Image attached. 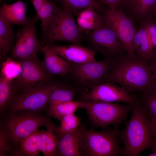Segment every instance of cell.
Segmentation results:
<instances>
[{
    "mask_svg": "<svg viewBox=\"0 0 156 156\" xmlns=\"http://www.w3.org/2000/svg\"><path fill=\"white\" fill-rule=\"evenodd\" d=\"M138 98L147 116L150 118H156V86Z\"/></svg>",
    "mask_w": 156,
    "mask_h": 156,
    "instance_id": "f1b7e54d",
    "label": "cell"
},
{
    "mask_svg": "<svg viewBox=\"0 0 156 156\" xmlns=\"http://www.w3.org/2000/svg\"><path fill=\"white\" fill-rule=\"evenodd\" d=\"M60 7L52 0H45L40 10L36 15L41 21L42 34L44 33L57 13Z\"/></svg>",
    "mask_w": 156,
    "mask_h": 156,
    "instance_id": "484cf974",
    "label": "cell"
},
{
    "mask_svg": "<svg viewBox=\"0 0 156 156\" xmlns=\"http://www.w3.org/2000/svg\"><path fill=\"white\" fill-rule=\"evenodd\" d=\"M154 18L155 19V20H156V16L155 17H154Z\"/></svg>",
    "mask_w": 156,
    "mask_h": 156,
    "instance_id": "74e56055",
    "label": "cell"
},
{
    "mask_svg": "<svg viewBox=\"0 0 156 156\" xmlns=\"http://www.w3.org/2000/svg\"><path fill=\"white\" fill-rule=\"evenodd\" d=\"M129 93L117 84L107 82L97 86L88 92L80 90L78 95L81 100L107 102H122L133 104L138 103V98Z\"/></svg>",
    "mask_w": 156,
    "mask_h": 156,
    "instance_id": "4fadbf2b",
    "label": "cell"
},
{
    "mask_svg": "<svg viewBox=\"0 0 156 156\" xmlns=\"http://www.w3.org/2000/svg\"><path fill=\"white\" fill-rule=\"evenodd\" d=\"M102 14L122 42L128 54L135 55L133 42L138 29L133 21L119 9L106 7Z\"/></svg>",
    "mask_w": 156,
    "mask_h": 156,
    "instance_id": "8fae6325",
    "label": "cell"
},
{
    "mask_svg": "<svg viewBox=\"0 0 156 156\" xmlns=\"http://www.w3.org/2000/svg\"><path fill=\"white\" fill-rule=\"evenodd\" d=\"M148 156H156V152L154 153H152L150 154H149Z\"/></svg>",
    "mask_w": 156,
    "mask_h": 156,
    "instance_id": "8d00e7d4",
    "label": "cell"
},
{
    "mask_svg": "<svg viewBox=\"0 0 156 156\" xmlns=\"http://www.w3.org/2000/svg\"><path fill=\"white\" fill-rule=\"evenodd\" d=\"M79 107L86 110L93 124L97 127L106 128L113 125H118L127 119L134 104L102 101L77 100Z\"/></svg>",
    "mask_w": 156,
    "mask_h": 156,
    "instance_id": "5b68a950",
    "label": "cell"
},
{
    "mask_svg": "<svg viewBox=\"0 0 156 156\" xmlns=\"http://www.w3.org/2000/svg\"><path fill=\"white\" fill-rule=\"evenodd\" d=\"M118 9L140 26L146 19L156 16V0H124Z\"/></svg>",
    "mask_w": 156,
    "mask_h": 156,
    "instance_id": "9a60e30c",
    "label": "cell"
},
{
    "mask_svg": "<svg viewBox=\"0 0 156 156\" xmlns=\"http://www.w3.org/2000/svg\"><path fill=\"white\" fill-rule=\"evenodd\" d=\"M69 64L71 69L67 80L79 90L85 89L88 91L105 82V77L112 65L106 59L83 64Z\"/></svg>",
    "mask_w": 156,
    "mask_h": 156,
    "instance_id": "ba28073f",
    "label": "cell"
},
{
    "mask_svg": "<svg viewBox=\"0 0 156 156\" xmlns=\"http://www.w3.org/2000/svg\"><path fill=\"white\" fill-rule=\"evenodd\" d=\"M30 1L36 13L40 10L43 3L45 0H30Z\"/></svg>",
    "mask_w": 156,
    "mask_h": 156,
    "instance_id": "836d02e7",
    "label": "cell"
},
{
    "mask_svg": "<svg viewBox=\"0 0 156 156\" xmlns=\"http://www.w3.org/2000/svg\"><path fill=\"white\" fill-rule=\"evenodd\" d=\"M155 147H156V144H155Z\"/></svg>",
    "mask_w": 156,
    "mask_h": 156,
    "instance_id": "f35d334b",
    "label": "cell"
},
{
    "mask_svg": "<svg viewBox=\"0 0 156 156\" xmlns=\"http://www.w3.org/2000/svg\"><path fill=\"white\" fill-rule=\"evenodd\" d=\"M18 61L21 64L22 72L13 81L18 93L46 86L53 81V77L47 71L38 55Z\"/></svg>",
    "mask_w": 156,
    "mask_h": 156,
    "instance_id": "9c48e42d",
    "label": "cell"
},
{
    "mask_svg": "<svg viewBox=\"0 0 156 156\" xmlns=\"http://www.w3.org/2000/svg\"><path fill=\"white\" fill-rule=\"evenodd\" d=\"M53 89L51 83L41 88L18 93L10 104L6 113L22 110L36 112L45 110Z\"/></svg>",
    "mask_w": 156,
    "mask_h": 156,
    "instance_id": "7c38bea8",
    "label": "cell"
},
{
    "mask_svg": "<svg viewBox=\"0 0 156 156\" xmlns=\"http://www.w3.org/2000/svg\"><path fill=\"white\" fill-rule=\"evenodd\" d=\"M82 33L71 11L68 8L60 7L45 31L42 34L40 41L42 45L58 41L82 45L83 40Z\"/></svg>",
    "mask_w": 156,
    "mask_h": 156,
    "instance_id": "8992f818",
    "label": "cell"
},
{
    "mask_svg": "<svg viewBox=\"0 0 156 156\" xmlns=\"http://www.w3.org/2000/svg\"><path fill=\"white\" fill-rule=\"evenodd\" d=\"M22 68L19 61L8 57L1 64V75L5 79L13 81L20 75Z\"/></svg>",
    "mask_w": 156,
    "mask_h": 156,
    "instance_id": "f546056e",
    "label": "cell"
},
{
    "mask_svg": "<svg viewBox=\"0 0 156 156\" xmlns=\"http://www.w3.org/2000/svg\"><path fill=\"white\" fill-rule=\"evenodd\" d=\"M46 128L40 135L41 151L45 156H56L59 138L54 132L56 133L57 130L50 127Z\"/></svg>",
    "mask_w": 156,
    "mask_h": 156,
    "instance_id": "cb8c5ba5",
    "label": "cell"
},
{
    "mask_svg": "<svg viewBox=\"0 0 156 156\" xmlns=\"http://www.w3.org/2000/svg\"><path fill=\"white\" fill-rule=\"evenodd\" d=\"M80 120L74 113L64 117L60 121V126L56 133L60 137L63 134L71 132L77 129L80 125Z\"/></svg>",
    "mask_w": 156,
    "mask_h": 156,
    "instance_id": "4dcf8cb0",
    "label": "cell"
},
{
    "mask_svg": "<svg viewBox=\"0 0 156 156\" xmlns=\"http://www.w3.org/2000/svg\"><path fill=\"white\" fill-rule=\"evenodd\" d=\"M52 84L53 89L49 97L48 106L72 101L80 90L67 80L65 81H53Z\"/></svg>",
    "mask_w": 156,
    "mask_h": 156,
    "instance_id": "d6986e66",
    "label": "cell"
},
{
    "mask_svg": "<svg viewBox=\"0 0 156 156\" xmlns=\"http://www.w3.org/2000/svg\"><path fill=\"white\" fill-rule=\"evenodd\" d=\"M19 92L13 81L8 80L0 75V115H4L12 100Z\"/></svg>",
    "mask_w": 156,
    "mask_h": 156,
    "instance_id": "603a6c76",
    "label": "cell"
},
{
    "mask_svg": "<svg viewBox=\"0 0 156 156\" xmlns=\"http://www.w3.org/2000/svg\"><path fill=\"white\" fill-rule=\"evenodd\" d=\"M43 130H36L20 142V150L25 156H36L42 152L40 135Z\"/></svg>",
    "mask_w": 156,
    "mask_h": 156,
    "instance_id": "d4e9b609",
    "label": "cell"
},
{
    "mask_svg": "<svg viewBox=\"0 0 156 156\" xmlns=\"http://www.w3.org/2000/svg\"><path fill=\"white\" fill-rule=\"evenodd\" d=\"M73 13L77 16L76 23L82 33L88 34L106 23L102 14L93 7H88Z\"/></svg>",
    "mask_w": 156,
    "mask_h": 156,
    "instance_id": "e0dca14e",
    "label": "cell"
},
{
    "mask_svg": "<svg viewBox=\"0 0 156 156\" xmlns=\"http://www.w3.org/2000/svg\"><path fill=\"white\" fill-rule=\"evenodd\" d=\"M132 114L125 128L120 132L123 142V155L137 156L144 150L155 147L156 140L153 135L151 121L142 106L134 104Z\"/></svg>",
    "mask_w": 156,
    "mask_h": 156,
    "instance_id": "3957f363",
    "label": "cell"
},
{
    "mask_svg": "<svg viewBox=\"0 0 156 156\" xmlns=\"http://www.w3.org/2000/svg\"><path fill=\"white\" fill-rule=\"evenodd\" d=\"M29 3L18 0L11 4L2 3L0 8V15L11 23L23 25L28 21L26 16V9Z\"/></svg>",
    "mask_w": 156,
    "mask_h": 156,
    "instance_id": "ac0fdd59",
    "label": "cell"
},
{
    "mask_svg": "<svg viewBox=\"0 0 156 156\" xmlns=\"http://www.w3.org/2000/svg\"><path fill=\"white\" fill-rule=\"evenodd\" d=\"M47 45L69 64H81L96 61V53L82 45L72 43L60 45L54 43Z\"/></svg>",
    "mask_w": 156,
    "mask_h": 156,
    "instance_id": "5bb4252c",
    "label": "cell"
},
{
    "mask_svg": "<svg viewBox=\"0 0 156 156\" xmlns=\"http://www.w3.org/2000/svg\"><path fill=\"white\" fill-rule=\"evenodd\" d=\"M79 127L73 132L65 133L58 138L56 156H83L79 145Z\"/></svg>",
    "mask_w": 156,
    "mask_h": 156,
    "instance_id": "ffe728a7",
    "label": "cell"
},
{
    "mask_svg": "<svg viewBox=\"0 0 156 156\" xmlns=\"http://www.w3.org/2000/svg\"><path fill=\"white\" fill-rule=\"evenodd\" d=\"M12 24L0 15V59L5 58L12 51L14 47L16 34Z\"/></svg>",
    "mask_w": 156,
    "mask_h": 156,
    "instance_id": "7402d4cb",
    "label": "cell"
},
{
    "mask_svg": "<svg viewBox=\"0 0 156 156\" xmlns=\"http://www.w3.org/2000/svg\"><path fill=\"white\" fill-rule=\"evenodd\" d=\"M151 69L156 83V55L153 60L150 63Z\"/></svg>",
    "mask_w": 156,
    "mask_h": 156,
    "instance_id": "e575fe53",
    "label": "cell"
},
{
    "mask_svg": "<svg viewBox=\"0 0 156 156\" xmlns=\"http://www.w3.org/2000/svg\"><path fill=\"white\" fill-rule=\"evenodd\" d=\"M99 3L105 7L118 9L124 0H98Z\"/></svg>",
    "mask_w": 156,
    "mask_h": 156,
    "instance_id": "d6a6232c",
    "label": "cell"
},
{
    "mask_svg": "<svg viewBox=\"0 0 156 156\" xmlns=\"http://www.w3.org/2000/svg\"><path fill=\"white\" fill-rule=\"evenodd\" d=\"M119 85L128 92H146L156 86L150 63L127 54L112 64L105 82Z\"/></svg>",
    "mask_w": 156,
    "mask_h": 156,
    "instance_id": "6da1fadb",
    "label": "cell"
},
{
    "mask_svg": "<svg viewBox=\"0 0 156 156\" xmlns=\"http://www.w3.org/2000/svg\"><path fill=\"white\" fill-rule=\"evenodd\" d=\"M79 107L77 101L73 100L48 106L45 110L46 115L60 121L65 116L74 113Z\"/></svg>",
    "mask_w": 156,
    "mask_h": 156,
    "instance_id": "83f0119b",
    "label": "cell"
},
{
    "mask_svg": "<svg viewBox=\"0 0 156 156\" xmlns=\"http://www.w3.org/2000/svg\"><path fill=\"white\" fill-rule=\"evenodd\" d=\"M141 24L143 25L147 31L153 51L156 55V20L154 18L150 17L143 21Z\"/></svg>",
    "mask_w": 156,
    "mask_h": 156,
    "instance_id": "1f68e13d",
    "label": "cell"
},
{
    "mask_svg": "<svg viewBox=\"0 0 156 156\" xmlns=\"http://www.w3.org/2000/svg\"><path fill=\"white\" fill-rule=\"evenodd\" d=\"M133 47L135 55L150 63L155 56L154 53L147 31L141 24L135 35Z\"/></svg>",
    "mask_w": 156,
    "mask_h": 156,
    "instance_id": "44dd1931",
    "label": "cell"
},
{
    "mask_svg": "<svg viewBox=\"0 0 156 156\" xmlns=\"http://www.w3.org/2000/svg\"><path fill=\"white\" fill-rule=\"evenodd\" d=\"M54 1L59 4L60 7L68 8L72 13L91 7L102 14L105 8L98 0H55Z\"/></svg>",
    "mask_w": 156,
    "mask_h": 156,
    "instance_id": "4316f807",
    "label": "cell"
},
{
    "mask_svg": "<svg viewBox=\"0 0 156 156\" xmlns=\"http://www.w3.org/2000/svg\"><path fill=\"white\" fill-rule=\"evenodd\" d=\"M40 51L43 54V64L48 73L51 76L68 75L71 69L70 64L49 47L48 45H42Z\"/></svg>",
    "mask_w": 156,
    "mask_h": 156,
    "instance_id": "2e32d148",
    "label": "cell"
},
{
    "mask_svg": "<svg viewBox=\"0 0 156 156\" xmlns=\"http://www.w3.org/2000/svg\"><path fill=\"white\" fill-rule=\"evenodd\" d=\"M52 127L57 130L50 117L41 112L22 110L6 113L1 116L0 131L6 135L18 156H24L19 144L23 139L40 127Z\"/></svg>",
    "mask_w": 156,
    "mask_h": 156,
    "instance_id": "7a4b0ae2",
    "label": "cell"
},
{
    "mask_svg": "<svg viewBox=\"0 0 156 156\" xmlns=\"http://www.w3.org/2000/svg\"><path fill=\"white\" fill-rule=\"evenodd\" d=\"M152 131L154 138L156 140V118L150 119Z\"/></svg>",
    "mask_w": 156,
    "mask_h": 156,
    "instance_id": "d590c367",
    "label": "cell"
},
{
    "mask_svg": "<svg viewBox=\"0 0 156 156\" xmlns=\"http://www.w3.org/2000/svg\"><path fill=\"white\" fill-rule=\"evenodd\" d=\"M86 34L88 48L96 53H100L112 64L128 54L122 42L106 22L101 26Z\"/></svg>",
    "mask_w": 156,
    "mask_h": 156,
    "instance_id": "52a82bcc",
    "label": "cell"
},
{
    "mask_svg": "<svg viewBox=\"0 0 156 156\" xmlns=\"http://www.w3.org/2000/svg\"><path fill=\"white\" fill-rule=\"evenodd\" d=\"M28 22L16 34V43L10 57L19 61L37 56L42 46L37 38L36 24L39 20L36 14L29 17Z\"/></svg>",
    "mask_w": 156,
    "mask_h": 156,
    "instance_id": "30bf717a",
    "label": "cell"
},
{
    "mask_svg": "<svg viewBox=\"0 0 156 156\" xmlns=\"http://www.w3.org/2000/svg\"><path fill=\"white\" fill-rule=\"evenodd\" d=\"M79 128L80 147L83 156L123 155L118 125L110 131L88 130L81 124Z\"/></svg>",
    "mask_w": 156,
    "mask_h": 156,
    "instance_id": "277c9868",
    "label": "cell"
}]
</instances>
